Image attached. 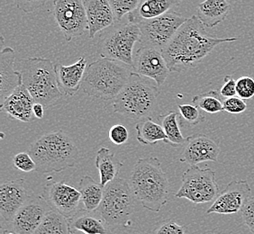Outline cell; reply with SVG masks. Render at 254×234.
Listing matches in <instances>:
<instances>
[{"instance_id":"cell-25","label":"cell","mask_w":254,"mask_h":234,"mask_svg":"<svg viewBox=\"0 0 254 234\" xmlns=\"http://www.w3.org/2000/svg\"><path fill=\"white\" fill-rule=\"evenodd\" d=\"M86 210H78V213L68 219L70 233L81 232L85 234H107L106 224Z\"/></svg>"},{"instance_id":"cell-18","label":"cell","mask_w":254,"mask_h":234,"mask_svg":"<svg viewBox=\"0 0 254 234\" xmlns=\"http://www.w3.org/2000/svg\"><path fill=\"white\" fill-rule=\"evenodd\" d=\"M34 103L28 89L22 84L1 104V111L20 122H33L36 119L33 111Z\"/></svg>"},{"instance_id":"cell-19","label":"cell","mask_w":254,"mask_h":234,"mask_svg":"<svg viewBox=\"0 0 254 234\" xmlns=\"http://www.w3.org/2000/svg\"><path fill=\"white\" fill-rule=\"evenodd\" d=\"M15 53L13 48L5 47L0 55V101L1 104L23 84L22 74L14 69Z\"/></svg>"},{"instance_id":"cell-2","label":"cell","mask_w":254,"mask_h":234,"mask_svg":"<svg viewBox=\"0 0 254 234\" xmlns=\"http://www.w3.org/2000/svg\"><path fill=\"white\" fill-rule=\"evenodd\" d=\"M129 184L135 200L145 209L158 213L166 205L170 184L158 158L139 159L133 167Z\"/></svg>"},{"instance_id":"cell-9","label":"cell","mask_w":254,"mask_h":234,"mask_svg":"<svg viewBox=\"0 0 254 234\" xmlns=\"http://www.w3.org/2000/svg\"><path fill=\"white\" fill-rule=\"evenodd\" d=\"M182 184L177 192V198H186L194 204H205L215 200L219 194L215 172L211 169L190 166L181 177Z\"/></svg>"},{"instance_id":"cell-16","label":"cell","mask_w":254,"mask_h":234,"mask_svg":"<svg viewBox=\"0 0 254 234\" xmlns=\"http://www.w3.org/2000/svg\"><path fill=\"white\" fill-rule=\"evenodd\" d=\"M219 154L220 147L215 139L197 133L188 137L180 161L190 166H195L205 161L216 162Z\"/></svg>"},{"instance_id":"cell-39","label":"cell","mask_w":254,"mask_h":234,"mask_svg":"<svg viewBox=\"0 0 254 234\" xmlns=\"http://www.w3.org/2000/svg\"><path fill=\"white\" fill-rule=\"evenodd\" d=\"M47 0H15V5L25 14L34 13L43 7Z\"/></svg>"},{"instance_id":"cell-28","label":"cell","mask_w":254,"mask_h":234,"mask_svg":"<svg viewBox=\"0 0 254 234\" xmlns=\"http://www.w3.org/2000/svg\"><path fill=\"white\" fill-rule=\"evenodd\" d=\"M160 119L161 120V125L166 133L168 139L167 144H170L171 146L175 148L185 145L188 138L183 136L181 132L180 126L181 116L178 113L171 111L160 117Z\"/></svg>"},{"instance_id":"cell-14","label":"cell","mask_w":254,"mask_h":234,"mask_svg":"<svg viewBox=\"0 0 254 234\" xmlns=\"http://www.w3.org/2000/svg\"><path fill=\"white\" fill-rule=\"evenodd\" d=\"M252 196V190L245 180H233L216 196L206 215H234L244 208Z\"/></svg>"},{"instance_id":"cell-13","label":"cell","mask_w":254,"mask_h":234,"mask_svg":"<svg viewBox=\"0 0 254 234\" xmlns=\"http://www.w3.org/2000/svg\"><path fill=\"white\" fill-rule=\"evenodd\" d=\"M51 210L43 195H29L8 226L16 234H34Z\"/></svg>"},{"instance_id":"cell-41","label":"cell","mask_w":254,"mask_h":234,"mask_svg":"<svg viewBox=\"0 0 254 234\" xmlns=\"http://www.w3.org/2000/svg\"><path fill=\"white\" fill-rule=\"evenodd\" d=\"M44 108H44V105H42L40 103H34L33 111H34V117L36 119L44 118Z\"/></svg>"},{"instance_id":"cell-40","label":"cell","mask_w":254,"mask_h":234,"mask_svg":"<svg viewBox=\"0 0 254 234\" xmlns=\"http://www.w3.org/2000/svg\"><path fill=\"white\" fill-rule=\"evenodd\" d=\"M221 97L224 98H229L235 97L237 95L236 92V80L232 75H226L224 78V84L221 88Z\"/></svg>"},{"instance_id":"cell-12","label":"cell","mask_w":254,"mask_h":234,"mask_svg":"<svg viewBox=\"0 0 254 234\" xmlns=\"http://www.w3.org/2000/svg\"><path fill=\"white\" fill-rule=\"evenodd\" d=\"M43 196L52 209L68 219L78 213L81 202L79 190L64 181H49L44 185Z\"/></svg>"},{"instance_id":"cell-26","label":"cell","mask_w":254,"mask_h":234,"mask_svg":"<svg viewBox=\"0 0 254 234\" xmlns=\"http://www.w3.org/2000/svg\"><path fill=\"white\" fill-rule=\"evenodd\" d=\"M78 190L81 194L84 209L89 213L97 211L102 202L105 185L95 182L89 176H84L79 181Z\"/></svg>"},{"instance_id":"cell-35","label":"cell","mask_w":254,"mask_h":234,"mask_svg":"<svg viewBox=\"0 0 254 234\" xmlns=\"http://www.w3.org/2000/svg\"><path fill=\"white\" fill-rule=\"evenodd\" d=\"M186 225H179L172 220L160 223L151 234H186Z\"/></svg>"},{"instance_id":"cell-32","label":"cell","mask_w":254,"mask_h":234,"mask_svg":"<svg viewBox=\"0 0 254 234\" xmlns=\"http://www.w3.org/2000/svg\"><path fill=\"white\" fill-rule=\"evenodd\" d=\"M112 7L116 22H120L126 15L135 9L139 0H108Z\"/></svg>"},{"instance_id":"cell-36","label":"cell","mask_w":254,"mask_h":234,"mask_svg":"<svg viewBox=\"0 0 254 234\" xmlns=\"http://www.w3.org/2000/svg\"><path fill=\"white\" fill-rule=\"evenodd\" d=\"M247 110V104L245 103L243 98L239 97H232V98H225L224 101V111L233 114V115H240Z\"/></svg>"},{"instance_id":"cell-6","label":"cell","mask_w":254,"mask_h":234,"mask_svg":"<svg viewBox=\"0 0 254 234\" xmlns=\"http://www.w3.org/2000/svg\"><path fill=\"white\" fill-rule=\"evenodd\" d=\"M159 95L155 85L133 71L125 88L114 99V112L132 119L152 117L158 107Z\"/></svg>"},{"instance_id":"cell-22","label":"cell","mask_w":254,"mask_h":234,"mask_svg":"<svg viewBox=\"0 0 254 234\" xmlns=\"http://www.w3.org/2000/svg\"><path fill=\"white\" fill-rule=\"evenodd\" d=\"M232 10L227 0H204L196 7L195 15L206 28H213L225 21Z\"/></svg>"},{"instance_id":"cell-5","label":"cell","mask_w":254,"mask_h":234,"mask_svg":"<svg viewBox=\"0 0 254 234\" xmlns=\"http://www.w3.org/2000/svg\"><path fill=\"white\" fill-rule=\"evenodd\" d=\"M132 71L123 62L101 58L88 65L84 76L82 90L89 97L112 100L127 85Z\"/></svg>"},{"instance_id":"cell-43","label":"cell","mask_w":254,"mask_h":234,"mask_svg":"<svg viewBox=\"0 0 254 234\" xmlns=\"http://www.w3.org/2000/svg\"><path fill=\"white\" fill-rule=\"evenodd\" d=\"M237 1H243V0H237Z\"/></svg>"},{"instance_id":"cell-7","label":"cell","mask_w":254,"mask_h":234,"mask_svg":"<svg viewBox=\"0 0 254 234\" xmlns=\"http://www.w3.org/2000/svg\"><path fill=\"white\" fill-rule=\"evenodd\" d=\"M141 39V31L137 24L116 22L101 31L98 38V53L102 58H111L133 67V46Z\"/></svg>"},{"instance_id":"cell-30","label":"cell","mask_w":254,"mask_h":234,"mask_svg":"<svg viewBox=\"0 0 254 234\" xmlns=\"http://www.w3.org/2000/svg\"><path fill=\"white\" fill-rule=\"evenodd\" d=\"M220 97V93L211 90L209 92L195 96L192 99V102L202 111L214 115L224 111V101H222Z\"/></svg>"},{"instance_id":"cell-27","label":"cell","mask_w":254,"mask_h":234,"mask_svg":"<svg viewBox=\"0 0 254 234\" xmlns=\"http://www.w3.org/2000/svg\"><path fill=\"white\" fill-rule=\"evenodd\" d=\"M137 141L142 145H154L157 142L168 143L166 133L162 125L153 122L151 117L143 118L135 125Z\"/></svg>"},{"instance_id":"cell-10","label":"cell","mask_w":254,"mask_h":234,"mask_svg":"<svg viewBox=\"0 0 254 234\" xmlns=\"http://www.w3.org/2000/svg\"><path fill=\"white\" fill-rule=\"evenodd\" d=\"M187 20L185 16L175 11H169L160 16L144 20L137 24L141 31L139 43L142 47L162 52Z\"/></svg>"},{"instance_id":"cell-42","label":"cell","mask_w":254,"mask_h":234,"mask_svg":"<svg viewBox=\"0 0 254 234\" xmlns=\"http://www.w3.org/2000/svg\"><path fill=\"white\" fill-rule=\"evenodd\" d=\"M1 234H18L15 233V232H13V231H5V232H3Z\"/></svg>"},{"instance_id":"cell-38","label":"cell","mask_w":254,"mask_h":234,"mask_svg":"<svg viewBox=\"0 0 254 234\" xmlns=\"http://www.w3.org/2000/svg\"><path fill=\"white\" fill-rule=\"evenodd\" d=\"M242 217L247 228L254 234V196H251L241 211Z\"/></svg>"},{"instance_id":"cell-4","label":"cell","mask_w":254,"mask_h":234,"mask_svg":"<svg viewBox=\"0 0 254 234\" xmlns=\"http://www.w3.org/2000/svg\"><path fill=\"white\" fill-rule=\"evenodd\" d=\"M18 67L23 84L35 102L44 105L45 108H52L59 102L63 93L53 60L41 57L22 58Z\"/></svg>"},{"instance_id":"cell-20","label":"cell","mask_w":254,"mask_h":234,"mask_svg":"<svg viewBox=\"0 0 254 234\" xmlns=\"http://www.w3.org/2000/svg\"><path fill=\"white\" fill-rule=\"evenodd\" d=\"M88 22L89 38L116 23L108 0H83Z\"/></svg>"},{"instance_id":"cell-29","label":"cell","mask_w":254,"mask_h":234,"mask_svg":"<svg viewBox=\"0 0 254 234\" xmlns=\"http://www.w3.org/2000/svg\"><path fill=\"white\" fill-rule=\"evenodd\" d=\"M34 234H71L68 219L52 209Z\"/></svg>"},{"instance_id":"cell-33","label":"cell","mask_w":254,"mask_h":234,"mask_svg":"<svg viewBox=\"0 0 254 234\" xmlns=\"http://www.w3.org/2000/svg\"><path fill=\"white\" fill-rule=\"evenodd\" d=\"M13 165L19 171L30 173L36 171V163L29 152H20L13 158Z\"/></svg>"},{"instance_id":"cell-11","label":"cell","mask_w":254,"mask_h":234,"mask_svg":"<svg viewBox=\"0 0 254 234\" xmlns=\"http://www.w3.org/2000/svg\"><path fill=\"white\" fill-rule=\"evenodd\" d=\"M54 15L67 42L80 37L88 30L83 0H54Z\"/></svg>"},{"instance_id":"cell-21","label":"cell","mask_w":254,"mask_h":234,"mask_svg":"<svg viewBox=\"0 0 254 234\" xmlns=\"http://www.w3.org/2000/svg\"><path fill=\"white\" fill-rule=\"evenodd\" d=\"M87 69V60L80 57L71 65L55 64V70L61 89L68 97H73L81 88Z\"/></svg>"},{"instance_id":"cell-15","label":"cell","mask_w":254,"mask_h":234,"mask_svg":"<svg viewBox=\"0 0 254 234\" xmlns=\"http://www.w3.org/2000/svg\"><path fill=\"white\" fill-rule=\"evenodd\" d=\"M133 71L142 77L150 78L160 87L166 81L171 72L161 51L142 47L133 58Z\"/></svg>"},{"instance_id":"cell-8","label":"cell","mask_w":254,"mask_h":234,"mask_svg":"<svg viewBox=\"0 0 254 234\" xmlns=\"http://www.w3.org/2000/svg\"><path fill=\"white\" fill-rule=\"evenodd\" d=\"M134 200L130 184L117 177L105 185L102 202L97 212L108 227L124 225L133 214Z\"/></svg>"},{"instance_id":"cell-31","label":"cell","mask_w":254,"mask_h":234,"mask_svg":"<svg viewBox=\"0 0 254 234\" xmlns=\"http://www.w3.org/2000/svg\"><path fill=\"white\" fill-rule=\"evenodd\" d=\"M178 108L181 118L190 125H196L205 120V117L201 114L199 108L195 105H179Z\"/></svg>"},{"instance_id":"cell-37","label":"cell","mask_w":254,"mask_h":234,"mask_svg":"<svg viewBox=\"0 0 254 234\" xmlns=\"http://www.w3.org/2000/svg\"><path fill=\"white\" fill-rule=\"evenodd\" d=\"M109 140L116 145H123L129 139V132L126 126L122 124H116L110 128L108 132Z\"/></svg>"},{"instance_id":"cell-23","label":"cell","mask_w":254,"mask_h":234,"mask_svg":"<svg viewBox=\"0 0 254 234\" xmlns=\"http://www.w3.org/2000/svg\"><path fill=\"white\" fill-rule=\"evenodd\" d=\"M183 0H139L136 8L128 14V21L139 24L142 21L154 18L171 11Z\"/></svg>"},{"instance_id":"cell-24","label":"cell","mask_w":254,"mask_h":234,"mask_svg":"<svg viewBox=\"0 0 254 234\" xmlns=\"http://www.w3.org/2000/svg\"><path fill=\"white\" fill-rule=\"evenodd\" d=\"M95 164L99 171L100 183L103 185L116 179L124 165L123 162L117 159L116 155L106 147L98 150Z\"/></svg>"},{"instance_id":"cell-34","label":"cell","mask_w":254,"mask_h":234,"mask_svg":"<svg viewBox=\"0 0 254 234\" xmlns=\"http://www.w3.org/2000/svg\"><path fill=\"white\" fill-rule=\"evenodd\" d=\"M236 92L239 98L248 100L254 97V79L251 77H241L236 80Z\"/></svg>"},{"instance_id":"cell-17","label":"cell","mask_w":254,"mask_h":234,"mask_svg":"<svg viewBox=\"0 0 254 234\" xmlns=\"http://www.w3.org/2000/svg\"><path fill=\"white\" fill-rule=\"evenodd\" d=\"M28 197L24 178L6 181L0 185V213L6 225H9Z\"/></svg>"},{"instance_id":"cell-1","label":"cell","mask_w":254,"mask_h":234,"mask_svg":"<svg viewBox=\"0 0 254 234\" xmlns=\"http://www.w3.org/2000/svg\"><path fill=\"white\" fill-rule=\"evenodd\" d=\"M200 20L194 15L188 18L162 50L171 72H182L194 68L213 52L216 46L237 41V37L218 38L206 32Z\"/></svg>"},{"instance_id":"cell-3","label":"cell","mask_w":254,"mask_h":234,"mask_svg":"<svg viewBox=\"0 0 254 234\" xmlns=\"http://www.w3.org/2000/svg\"><path fill=\"white\" fill-rule=\"evenodd\" d=\"M29 153L40 173L62 172L75 166L78 147L66 132L60 130L45 133L31 145Z\"/></svg>"}]
</instances>
